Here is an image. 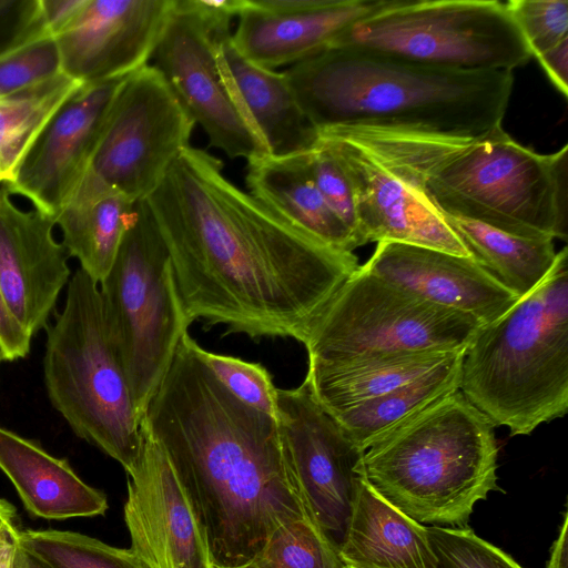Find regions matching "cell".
Masks as SVG:
<instances>
[{"label": "cell", "mask_w": 568, "mask_h": 568, "mask_svg": "<svg viewBox=\"0 0 568 568\" xmlns=\"http://www.w3.org/2000/svg\"><path fill=\"white\" fill-rule=\"evenodd\" d=\"M362 266L423 300L470 315L483 326L519 300L474 257L430 247L379 242Z\"/></svg>", "instance_id": "d6986e66"}, {"label": "cell", "mask_w": 568, "mask_h": 568, "mask_svg": "<svg viewBox=\"0 0 568 568\" xmlns=\"http://www.w3.org/2000/svg\"><path fill=\"white\" fill-rule=\"evenodd\" d=\"M277 425L286 462L314 521L339 547L362 477V452L312 396L307 384L277 388Z\"/></svg>", "instance_id": "4fadbf2b"}, {"label": "cell", "mask_w": 568, "mask_h": 568, "mask_svg": "<svg viewBox=\"0 0 568 568\" xmlns=\"http://www.w3.org/2000/svg\"><path fill=\"white\" fill-rule=\"evenodd\" d=\"M44 383L73 433L130 475L141 452V417L112 343L99 284L78 268L64 307L45 326Z\"/></svg>", "instance_id": "52a82bcc"}, {"label": "cell", "mask_w": 568, "mask_h": 568, "mask_svg": "<svg viewBox=\"0 0 568 568\" xmlns=\"http://www.w3.org/2000/svg\"><path fill=\"white\" fill-rule=\"evenodd\" d=\"M194 124L162 74L148 64L119 89L88 171L132 201L145 199L191 145Z\"/></svg>", "instance_id": "7c38bea8"}, {"label": "cell", "mask_w": 568, "mask_h": 568, "mask_svg": "<svg viewBox=\"0 0 568 568\" xmlns=\"http://www.w3.org/2000/svg\"><path fill=\"white\" fill-rule=\"evenodd\" d=\"M175 0H88L54 37L61 72L92 84L128 77L152 58Z\"/></svg>", "instance_id": "e0dca14e"}, {"label": "cell", "mask_w": 568, "mask_h": 568, "mask_svg": "<svg viewBox=\"0 0 568 568\" xmlns=\"http://www.w3.org/2000/svg\"><path fill=\"white\" fill-rule=\"evenodd\" d=\"M83 83L63 72L0 97V180L10 182L28 150L59 108Z\"/></svg>", "instance_id": "f1b7e54d"}, {"label": "cell", "mask_w": 568, "mask_h": 568, "mask_svg": "<svg viewBox=\"0 0 568 568\" xmlns=\"http://www.w3.org/2000/svg\"><path fill=\"white\" fill-rule=\"evenodd\" d=\"M506 7L531 55L568 39L567 0H509Z\"/></svg>", "instance_id": "836d02e7"}, {"label": "cell", "mask_w": 568, "mask_h": 568, "mask_svg": "<svg viewBox=\"0 0 568 568\" xmlns=\"http://www.w3.org/2000/svg\"><path fill=\"white\" fill-rule=\"evenodd\" d=\"M243 0H175L152 58L211 146L247 161L270 154L222 64L217 37Z\"/></svg>", "instance_id": "8fae6325"}, {"label": "cell", "mask_w": 568, "mask_h": 568, "mask_svg": "<svg viewBox=\"0 0 568 568\" xmlns=\"http://www.w3.org/2000/svg\"><path fill=\"white\" fill-rule=\"evenodd\" d=\"M0 183H1V180H0Z\"/></svg>", "instance_id": "bcb514c9"}, {"label": "cell", "mask_w": 568, "mask_h": 568, "mask_svg": "<svg viewBox=\"0 0 568 568\" xmlns=\"http://www.w3.org/2000/svg\"><path fill=\"white\" fill-rule=\"evenodd\" d=\"M460 393L510 436L529 435L568 409V250L544 281L483 326L462 362Z\"/></svg>", "instance_id": "5b68a950"}, {"label": "cell", "mask_w": 568, "mask_h": 568, "mask_svg": "<svg viewBox=\"0 0 568 568\" xmlns=\"http://www.w3.org/2000/svg\"><path fill=\"white\" fill-rule=\"evenodd\" d=\"M60 72V55L54 38H38L0 57V97L44 81Z\"/></svg>", "instance_id": "e575fe53"}, {"label": "cell", "mask_w": 568, "mask_h": 568, "mask_svg": "<svg viewBox=\"0 0 568 568\" xmlns=\"http://www.w3.org/2000/svg\"><path fill=\"white\" fill-rule=\"evenodd\" d=\"M328 48L464 71L513 72L531 57L506 3L497 0H386Z\"/></svg>", "instance_id": "9c48e42d"}, {"label": "cell", "mask_w": 568, "mask_h": 568, "mask_svg": "<svg viewBox=\"0 0 568 568\" xmlns=\"http://www.w3.org/2000/svg\"><path fill=\"white\" fill-rule=\"evenodd\" d=\"M40 2L47 31L54 38L74 22L88 0H40Z\"/></svg>", "instance_id": "f35d334b"}, {"label": "cell", "mask_w": 568, "mask_h": 568, "mask_svg": "<svg viewBox=\"0 0 568 568\" xmlns=\"http://www.w3.org/2000/svg\"><path fill=\"white\" fill-rule=\"evenodd\" d=\"M141 438L124 504L130 549L146 568H214L189 496L144 417Z\"/></svg>", "instance_id": "9a60e30c"}, {"label": "cell", "mask_w": 568, "mask_h": 568, "mask_svg": "<svg viewBox=\"0 0 568 568\" xmlns=\"http://www.w3.org/2000/svg\"><path fill=\"white\" fill-rule=\"evenodd\" d=\"M0 469L33 516L60 520L99 516L108 509L105 495L85 484L65 459L1 426Z\"/></svg>", "instance_id": "7402d4cb"}, {"label": "cell", "mask_w": 568, "mask_h": 568, "mask_svg": "<svg viewBox=\"0 0 568 568\" xmlns=\"http://www.w3.org/2000/svg\"><path fill=\"white\" fill-rule=\"evenodd\" d=\"M494 428L457 390L366 449L362 475L415 521L466 527L475 505L499 489Z\"/></svg>", "instance_id": "8992f818"}, {"label": "cell", "mask_w": 568, "mask_h": 568, "mask_svg": "<svg viewBox=\"0 0 568 568\" xmlns=\"http://www.w3.org/2000/svg\"><path fill=\"white\" fill-rule=\"evenodd\" d=\"M386 0H323L313 9L276 13L244 0L232 41L252 63L274 70L295 64L325 49L349 26Z\"/></svg>", "instance_id": "ffe728a7"}, {"label": "cell", "mask_w": 568, "mask_h": 568, "mask_svg": "<svg viewBox=\"0 0 568 568\" xmlns=\"http://www.w3.org/2000/svg\"><path fill=\"white\" fill-rule=\"evenodd\" d=\"M311 125L479 136L500 126L513 72L464 71L327 48L285 71Z\"/></svg>", "instance_id": "277c9868"}, {"label": "cell", "mask_w": 568, "mask_h": 568, "mask_svg": "<svg viewBox=\"0 0 568 568\" xmlns=\"http://www.w3.org/2000/svg\"><path fill=\"white\" fill-rule=\"evenodd\" d=\"M308 163L315 185L325 202L351 229L362 246L353 186L336 154L317 139L308 151Z\"/></svg>", "instance_id": "d590c367"}, {"label": "cell", "mask_w": 568, "mask_h": 568, "mask_svg": "<svg viewBox=\"0 0 568 568\" xmlns=\"http://www.w3.org/2000/svg\"><path fill=\"white\" fill-rule=\"evenodd\" d=\"M336 129L382 158L442 214L523 237L567 239V144L540 154L501 125L479 136Z\"/></svg>", "instance_id": "3957f363"}, {"label": "cell", "mask_w": 568, "mask_h": 568, "mask_svg": "<svg viewBox=\"0 0 568 568\" xmlns=\"http://www.w3.org/2000/svg\"><path fill=\"white\" fill-rule=\"evenodd\" d=\"M136 202L87 170L55 217L68 255L98 284L114 262Z\"/></svg>", "instance_id": "d4e9b609"}, {"label": "cell", "mask_w": 568, "mask_h": 568, "mask_svg": "<svg viewBox=\"0 0 568 568\" xmlns=\"http://www.w3.org/2000/svg\"><path fill=\"white\" fill-rule=\"evenodd\" d=\"M556 89L568 95V39L535 57Z\"/></svg>", "instance_id": "ab89813d"}, {"label": "cell", "mask_w": 568, "mask_h": 568, "mask_svg": "<svg viewBox=\"0 0 568 568\" xmlns=\"http://www.w3.org/2000/svg\"><path fill=\"white\" fill-rule=\"evenodd\" d=\"M237 568H347L338 547L307 515L280 526L262 548Z\"/></svg>", "instance_id": "f546056e"}, {"label": "cell", "mask_w": 568, "mask_h": 568, "mask_svg": "<svg viewBox=\"0 0 568 568\" xmlns=\"http://www.w3.org/2000/svg\"><path fill=\"white\" fill-rule=\"evenodd\" d=\"M568 514L565 513L564 520L550 549V557L546 568H567L568 562V539H567Z\"/></svg>", "instance_id": "60d3db41"}, {"label": "cell", "mask_w": 568, "mask_h": 568, "mask_svg": "<svg viewBox=\"0 0 568 568\" xmlns=\"http://www.w3.org/2000/svg\"><path fill=\"white\" fill-rule=\"evenodd\" d=\"M11 568H52L49 564L18 544L14 548Z\"/></svg>", "instance_id": "b9f144b4"}, {"label": "cell", "mask_w": 568, "mask_h": 568, "mask_svg": "<svg viewBox=\"0 0 568 568\" xmlns=\"http://www.w3.org/2000/svg\"><path fill=\"white\" fill-rule=\"evenodd\" d=\"M129 77V75H128ZM82 85L52 115L2 184L12 195L55 217L87 172L111 104L128 78Z\"/></svg>", "instance_id": "2e32d148"}, {"label": "cell", "mask_w": 568, "mask_h": 568, "mask_svg": "<svg viewBox=\"0 0 568 568\" xmlns=\"http://www.w3.org/2000/svg\"><path fill=\"white\" fill-rule=\"evenodd\" d=\"M18 532L0 539V568H11Z\"/></svg>", "instance_id": "ee69618b"}, {"label": "cell", "mask_w": 568, "mask_h": 568, "mask_svg": "<svg viewBox=\"0 0 568 568\" xmlns=\"http://www.w3.org/2000/svg\"><path fill=\"white\" fill-rule=\"evenodd\" d=\"M99 290L112 343L136 412L143 417L191 325L178 296L168 248L145 199L135 203Z\"/></svg>", "instance_id": "ba28073f"}, {"label": "cell", "mask_w": 568, "mask_h": 568, "mask_svg": "<svg viewBox=\"0 0 568 568\" xmlns=\"http://www.w3.org/2000/svg\"><path fill=\"white\" fill-rule=\"evenodd\" d=\"M308 151L288 156L267 154L247 161L248 193L315 239L353 252L361 245L315 185Z\"/></svg>", "instance_id": "cb8c5ba5"}, {"label": "cell", "mask_w": 568, "mask_h": 568, "mask_svg": "<svg viewBox=\"0 0 568 568\" xmlns=\"http://www.w3.org/2000/svg\"><path fill=\"white\" fill-rule=\"evenodd\" d=\"M145 200L191 324L303 343L359 267L353 252L293 225L227 180L219 159L191 145Z\"/></svg>", "instance_id": "6da1fadb"}, {"label": "cell", "mask_w": 568, "mask_h": 568, "mask_svg": "<svg viewBox=\"0 0 568 568\" xmlns=\"http://www.w3.org/2000/svg\"><path fill=\"white\" fill-rule=\"evenodd\" d=\"M439 568H523L468 527H426Z\"/></svg>", "instance_id": "d6a6232c"}, {"label": "cell", "mask_w": 568, "mask_h": 568, "mask_svg": "<svg viewBox=\"0 0 568 568\" xmlns=\"http://www.w3.org/2000/svg\"><path fill=\"white\" fill-rule=\"evenodd\" d=\"M338 551L347 568H439L426 526L381 497L363 475Z\"/></svg>", "instance_id": "603a6c76"}, {"label": "cell", "mask_w": 568, "mask_h": 568, "mask_svg": "<svg viewBox=\"0 0 568 568\" xmlns=\"http://www.w3.org/2000/svg\"><path fill=\"white\" fill-rule=\"evenodd\" d=\"M17 532L16 509L6 499H0V539Z\"/></svg>", "instance_id": "7bdbcfd3"}, {"label": "cell", "mask_w": 568, "mask_h": 568, "mask_svg": "<svg viewBox=\"0 0 568 568\" xmlns=\"http://www.w3.org/2000/svg\"><path fill=\"white\" fill-rule=\"evenodd\" d=\"M55 221L18 207L0 189V286L31 336L45 328L61 290L70 281L68 253L53 236Z\"/></svg>", "instance_id": "ac0fdd59"}, {"label": "cell", "mask_w": 568, "mask_h": 568, "mask_svg": "<svg viewBox=\"0 0 568 568\" xmlns=\"http://www.w3.org/2000/svg\"><path fill=\"white\" fill-rule=\"evenodd\" d=\"M194 342L183 335L143 417L189 496L214 568H237L308 513L277 420L230 393Z\"/></svg>", "instance_id": "7a4b0ae2"}, {"label": "cell", "mask_w": 568, "mask_h": 568, "mask_svg": "<svg viewBox=\"0 0 568 568\" xmlns=\"http://www.w3.org/2000/svg\"><path fill=\"white\" fill-rule=\"evenodd\" d=\"M31 335L11 312L0 286V356L13 362L30 352Z\"/></svg>", "instance_id": "74e56055"}, {"label": "cell", "mask_w": 568, "mask_h": 568, "mask_svg": "<svg viewBox=\"0 0 568 568\" xmlns=\"http://www.w3.org/2000/svg\"><path fill=\"white\" fill-rule=\"evenodd\" d=\"M222 64L252 124L274 156L306 152L317 131L304 115L285 72L264 69L245 59L224 29L217 37Z\"/></svg>", "instance_id": "44dd1931"}, {"label": "cell", "mask_w": 568, "mask_h": 568, "mask_svg": "<svg viewBox=\"0 0 568 568\" xmlns=\"http://www.w3.org/2000/svg\"><path fill=\"white\" fill-rule=\"evenodd\" d=\"M1 362H2V358H1V356H0V363H1Z\"/></svg>", "instance_id": "f6af8a7d"}, {"label": "cell", "mask_w": 568, "mask_h": 568, "mask_svg": "<svg viewBox=\"0 0 568 568\" xmlns=\"http://www.w3.org/2000/svg\"><path fill=\"white\" fill-rule=\"evenodd\" d=\"M18 544L52 568H146L131 549L73 531L19 530Z\"/></svg>", "instance_id": "4dcf8cb0"}, {"label": "cell", "mask_w": 568, "mask_h": 568, "mask_svg": "<svg viewBox=\"0 0 568 568\" xmlns=\"http://www.w3.org/2000/svg\"><path fill=\"white\" fill-rule=\"evenodd\" d=\"M194 351L213 375L237 399L277 419L273 377L260 363L210 352L194 342Z\"/></svg>", "instance_id": "1f68e13d"}, {"label": "cell", "mask_w": 568, "mask_h": 568, "mask_svg": "<svg viewBox=\"0 0 568 568\" xmlns=\"http://www.w3.org/2000/svg\"><path fill=\"white\" fill-rule=\"evenodd\" d=\"M442 215L471 257L519 298L544 281L556 261L551 239L523 237L463 217Z\"/></svg>", "instance_id": "83f0119b"}, {"label": "cell", "mask_w": 568, "mask_h": 568, "mask_svg": "<svg viewBox=\"0 0 568 568\" xmlns=\"http://www.w3.org/2000/svg\"><path fill=\"white\" fill-rule=\"evenodd\" d=\"M44 36L40 0H0V57Z\"/></svg>", "instance_id": "8d00e7d4"}, {"label": "cell", "mask_w": 568, "mask_h": 568, "mask_svg": "<svg viewBox=\"0 0 568 568\" xmlns=\"http://www.w3.org/2000/svg\"><path fill=\"white\" fill-rule=\"evenodd\" d=\"M346 171L362 244L398 242L471 257L442 213L367 146L336 129L317 131Z\"/></svg>", "instance_id": "5bb4252c"}, {"label": "cell", "mask_w": 568, "mask_h": 568, "mask_svg": "<svg viewBox=\"0 0 568 568\" xmlns=\"http://www.w3.org/2000/svg\"><path fill=\"white\" fill-rule=\"evenodd\" d=\"M464 352L420 377L333 417L365 452L434 403L459 390Z\"/></svg>", "instance_id": "4316f807"}, {"label": "cell", "mask_w": 568, "mask_h": 568, "mask_svg": "<svg viewBox=\"0 0 568 568\" xmlns=\"http://www.w3.org/2000/svg\"><path fill=\"white\" fill-rule=\"evenodd\" d=\"M456 353L308 361L304 382L317 404L336 416L420 377Z\"/></svg>", "instance_id": "484cf974"}, {"label": "cell", "mask_w": 568, "mask_h": 568, "mask_svg": "<svg viewBox=\"0 0 568 568\" xmlns=\"http://www.w3.org/2000/svg\"><path fill=\"white\" fill-rule=\"evenodd\" d=\"M483 325L366 271L344 282L310 326L308 361L465 351Z\"/></svg>", "instance_id": "30bf717a"}]
</instances>
